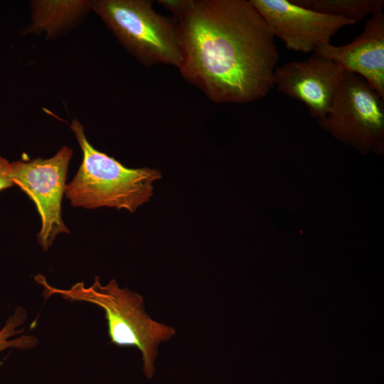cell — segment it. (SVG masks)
I'll use <instances>...</instances> for the list:
<instances>
[{
  "label": "cell",
  "instance_id": "5b68a950",
  "mask_svg": "<svg viewBox=\"0 0 384 384\" xmlns=\"http://www.w3.org/2000/svg\"><path fill=\"white\" fill-rule=\"evenodd\" d=\"M384 99L358 75L344 70L342 81L321 126L341 141L367 151L381 146Z\"/></svg>",
  "mask_w": 384,
  "mask_h": 384
},
{
  "label": "cell",
  "instance_id": "277c9868",
  "mask_svg": "<svg viewBox=\"0 0 384 384\" xmlns=\"http://www.w3.org/2000/svg\"><path fill=\"white\" fill-rule=\"evenodd\" d=\"M94 11L122 46L145 66L182 61L176 26L158 14L150 0H96Z\"/></svg>",
  "mask_w": 384,
  "mask_h": 384
},
{
  "label": "cell",
  "instance_id": "7c38bea8",
  "mask_svg": "<svg viewBox=\"0 0 384 384\" xmlns=\"http://www.w3.org/2000/svg\"><path fill=\"white\" fill-rule=\"evenodd\" d=\"M26 319V312L21 306L17 307L14 314L6 319L5 325L0 330V352L9 348L26 349L37 345L38 339L33 336L22 335L12 338L23 331V329L19 327Z\"/></svg>",
  "mask_w": 384,
  "mask_h": 384
},
{
  "label": "cell",
  "instance_id": "8fae6325",
  "mask_svg": "<svg viewBox=\"0 0 384 384\" xmlns=\"http://www.w3.org/2000/svg\"><path fill=\"white\" fill-rule=\"evenodd\" d=\"M292 2L317 12L355 21L369 14L382 12L383 0H292Z\"/></svg>",
  "mask_w": 384,
  "mask_h": 384
},
{
  "label": "cell",
  "instance_id": "ba28073f",
  "mask_svg": "<svg viewBox=\"0 0 384 384\" xmlns=\"http://www.w3.org/2000/svg\"><path fill=\"white\" fill-rule=\"evenodd\" d=\"M344 70L317 52L306 60L277 66L273 82L278 91L303 102L319 119L329 112L341 85Z\"/></svg>",
  "mask_w": 384,
  "mask_h": 384
},
{
  "label": "cell",
  "instance_id": "52a82bcc",
  "mask_svg": "<svg viewBox=\"0 0 384 384\" xmlns=\"http://www.w3.org/2000/svg\"><path fill=\"white\" fill-rule=\"evenodd\" d=\"M287 50L315 52L341 28L356 23L304 8L292 0H249Z\"/></svg>",
  "mask_w": 384,
  "mask_h": 384
},
{
  "label": "cell",
  "instance_id": "7a4b0ae2",
  "mask_svg": "<svg viewBox=\"0 0 384 384\" xmlns=\"http://www.w3.org/2000/svg\"><path fill=\"white\" fill-rule=\"evenodd\" d=\"M35 279L43 287L46 298L60 295L68 301L88 302L103 309L110 342L118 346L138 348L144 374L149 378L153 376L158 346L170 340L176 331L148 315L141 295L127 288H120L114 279L103 285L98 277L90 286L80 282L66 289L51 286L42 274L36 275Z\"/></svg>",
  "mask_w": 384,
  "mask_h": 384
},
{
  "label": "cell",
  "instance_id": "9c48e42d",
  "mask_svg": "<svg viewBox=\"0 0 384 384\" xmlns=\"http://www.w3.org/2000/svg\"><path fill=\"white\" fill-rule=\"evenodd\" d=\"M315 52L330 58L344 70L364 78L384 99V14L377 13L351 43L335 46L327 43Z\"/></svg>",
  "mask_w": 384,
  "mask_h": 384
},
{
  "label": "cell",
  "instance_id": "30bf717a",
  "mask_svg": "<svg viewBox=\"0 0 384 384\" xmlns=\"http://www.w3.org/2000/svg\"><path fill=\"white\" fill-rule=\"evenodd\" d=\"M90 9L88 1H32L31 23L25 33H46L53 37Z\"/></svg>",
  "mask_w": 384,
  "mask_h": 384
},
{
  "label": "cell",
  "instance_id": "3957f363",
  "mask_svg": "<svg viewBox=\"0 0 384 384\" xmlns=\"http://www.w3.org/2000/svg\"><path fill=\"white\" fill-rule=\"evenodd\" d=\"M70 128L82 152L81 165L65 195L75 207L125 209L131 213L147 203L154 183L161 178L156 169H130L95 149L85 135L81 123L73 119Z\"/></svg>",
  "mask_w": 384,
  "mask_h": 384
},
{
  "label": "cell",
  "instance_id": "6da1fadb",
  "mask_svg": "<svg viewBox=\"0 0 384 384\" xmlns=\"http://www.w3.org/2000/svg\"><path fill=\"white\" fill-rule=\"evenodd\" d=\"M183 78L216 103H249L274 87V37L247 0H185L173 16Z\"/></svg>",
  "mask_w": 384,
  "mask_h": 384
},
{
  "label": "cell",
  "instance_id": "8992f818",
  "mask_svg": "<svg viewBox=\"0 0 384 384\" xmlns=\"http://www.w3.org/2000/svg\"><path fill=\"white\" fill-rule=\"evenodd\" d=\"M72 156V149L65 146L48 159L11 163L14 186H17L33 201L41 216V228L37 240L45 251L53 245L58 234H70L62 219L61 202Z\"/></svg>",
  "mask_w": 384,
  "mask_h": 384
},
{
  "label": "cell",
  "instance_id": "4fadbf2b",
  "mask_svg": "<svg viewBox=\"0 0 384 384\" xmlns=\"http://www.w3.org/2000/svg\"><path fill=\"white\" fill-rule=\"evenodd\" d=\"M11 163L0 156V191L14 186Z\"/></svg>",
  "mask_w": 384,
  "mask_h": 384
}]
</instances>
